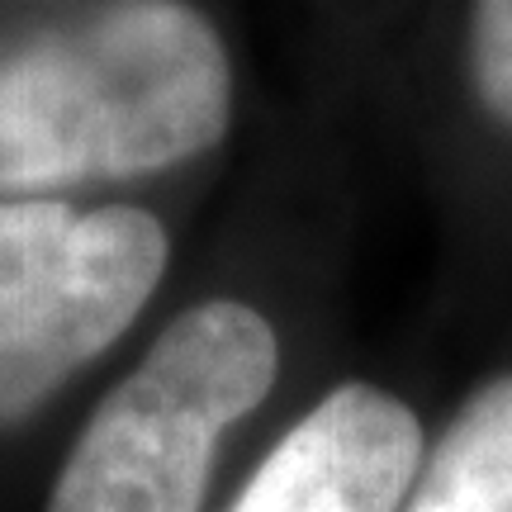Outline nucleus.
I'll use <instances>...</instances> for the list:
<instances>
[{
    "instance_id": "obj_4",
    "label": "nucleus",
    "mask_w": 512,
    "mask_h": 512,
    "mask_svg": "<svg viewBox=\"0 0 512 512\" xmlns=\"http://www.w3.org/2000/svg\"><path fill=\"white\" fill-rule=\"evenodd\" d=\"M418 460L413 408L375 384H342L261 460L233 512H403Z\"/></svg>"
},
{
    "instance_id": "obj_3",
    "label": "nucleus",
    "mask_w": 512,
    "mask_h": 512,
    "mask_svg": "<svg viewBox=\"0 0 512 512\" xmlns=\"http://www.w3.org/2000/svg\"><path fill=\"white\" fill-rule=\"evenodd\" d=\"M166 228L133 204H0V418H19L138 318Z\"/></svg>"
},
{
    "instance_id": "obj_2",
    "label": "nucleus",
    "mask_w": 512,
    "mask_h": 512,
    "mask_svg": "<svg viewBox=\"0 0 512 512\" xmlns=\"http://www.w3.org/2000/svg\"><path fill=\"white\" fill-rule=\"evenodd\" d=\"M271 323L233 299L181 313L100 403L48 512H200L214 441L271 394Z\"/></svg>"
},
{
    "instance_id": "obj_5",
    "label": "nucleus",
    "mask_w": 512,
    "mask_h": 512,
    "mask_svg": "<svg viewBox=\"0 0 512 512\" xmlns=\"http://www.w3.org/2000/svg\"><path fill=\"white\" fill-rule=\"evenodd\" d=\"M403 512H512V375L465 399Z\"/></svg>"
},
{
    "instance_id": "obj_1",
    "label": "nucleus",
    "mask_w": 512,
    "mask_h": 512,
    "mask_svg": "<svg viewBox=\"0 0 512 512\" xmlns=\"http://www.w3.org/2000/svg\"><path fill=\"white\" fill-rule=\"evenodd\" d=\"M228 53L185 0H114L0 53V195L176 166L228 128Z\"/></svg>"
},
{
    "instance_id": "obj_6",
    "label": "nucleus",
    "mask_w": 512,
    "mask_h": 512,
    "mask_svg": "<svg viewBox=\"0 0 512 512\" xmlns=\"http://www.w3.org/2000/svg\"><path fill=\"white\" fill-rule=\"evenodd\" d=\"M470 81L479 105L512 128V0H475L470 15Z\"/></svg>"
}]
</instances>
